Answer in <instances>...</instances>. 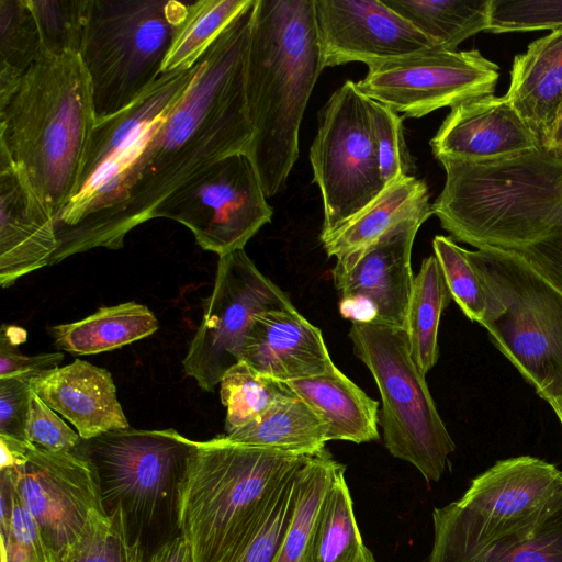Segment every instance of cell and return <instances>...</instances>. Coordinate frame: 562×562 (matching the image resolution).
I'll use <instances>...</instances> for the list:
<instances>
[{"label":"cell","instance_id":"5b68a950","mask_svg":"<svg viewBox=\"0 0 562 562\" xmlns=\"http://www.w3.org/2000/svg\"><path fill=\"white\" fill-rule=\"evenodd\" d=\"M310 456L233 441H195L178 487L176 520L193 562H220L263 519Z\"/></svg>","mask_w":562,"mask_h":562},{"label":"cell","instance_id":"6da1fadb","mask_svg":"<svg viewBox=\"0 0 562 562\" xmlns=\"http://www.w3.org/2000/svg\"><path fill=\"white\" fill-rule=\"evenodd\" d=\"M255 8L251 0L207 48L187 92L134 162L72 215L57 262L94 248H122L133 228L211 166L248 155L246 67Z\"/></svg>","mask_w":562,"mask_h":562},{"label":"cell","instance_id":"836d02e7","mask_svg":"<svg viewBox=\"0 0 562 562\" xmlns=\"http://www.w3.org/2000/svg\"><path fill=\"white\" fill-rule=\"evenodd\" d=\"M250 0H199L173 36L161 74L192 68Z\"/></svg>","mask_w":562,"mask_h":562},{"label":"cell","instance_id":"74e56055","mask_svg":"<svg viewBox=\"0 0 562 562\" xmlns=\"http://www.w3.org/2000/svg\"><path fill=\"white\" fill-rule=\"evenodd\" d=\"M295 474L281 487L261 522L220 562L273 561L294 510Z\"/></svg>","mask_w":562,"mask_h":562},{"label":"cell","instance_id":"7c38bea8","mask_svg":"<svg viewBox=\"0 0 562 562\" xmlns=\"http://www.w3.org/2000/svg\"><path fill=\"white\" fill-rule=\"evenodd\" d=\"M0 441L14 457L1 473L36 520L55 561L64 562L91 513L105 512L92 465L75 451H49L4 435Z\"/></svg>","mask_w":562,"mask_h":562},{"label":"cell","instance_id":"52a82bcc","mask_svg":"<svg viewBox=\"0 0 562 562\" xmlns=\"http://www.w3.org/2000/svg\"><path fill=\"white\" fill-rule=\"evenodd\" d=\"M191 3L91 0L79 55L91 82L97 120L126 108L159 78Z\"/></svg>","mask_w":562,"mask_h":562},{"label":"cell","instance_id":"5bb4252c","mask_svg":"<svg viewBox=\"0 0 562 562\" xmlns=\"http://www.w3.org/2000/svg\"><path fill=\"white\" fill-rule=\"evenodd\" d=\"M258 173L247 154L228 156L166 200L155 217L173 220L218 257L244 249L271 221Z\"/></svg>","mask_w":562,"mask_h":562},{"label":"cell","instance_id":"603a6c76","mask_svg":"<svg viewBox=\"0 0 562 562\" xmlns=\"http://www.w3.org/2000/svg\"><path fill=\"white\" fill-rule=\"evenodd\" d=\"M505 97L541 142L562 105V30L515 56Z\"/></svg>","mask_w":562,"mask_h":562},{"label":"cell","instance_id":"8d00e7d4","mask_svg":"<svg viewBox=\"0 0 562 562\" xmlns=\"http://www.w3.org/2000/svg\"><path fill=\"white\" fill-rule=\"evenodd\" d=\"M432 248L452 300L469 319L481 324L487 310V291L465 249L442 235L434 238Z\"/></svg>","mask_w":562,"mask_h":562},{"label":"cell","instance_id":"b9f144b4","mask_svg":"<svg viewBox=\"0 0 562 562\" xmlns=\"http://www.w3.org/2000/svg\"><path fill=\"white\" fill-rule=\"evenodd\" d=\"M9 483L12 508L9 519L0 522L1 562H56L36 520L21 503L10 481Z\"/></svg>","mask_w":562,"mask_h":562},{"label":"cell","instance_id":"ffe728a7","mask_svg":"<svg viewBox=\"0 0 562 562\" xmlns=\"http://www.w3.org/2000/svg\"><path fill=\"white\" fill-rule=\"evenodd\" d=\"M199 66L200 60L192 68L161 74L130 105L95 121L87 147L78 191L102 165L117 161L128 168L134 162L150 135L182 99Z\"/></svg>","mask_w":562,"mask_h":562},{"label":"cell","instance_id":"d590c367","mask_svg":"<svg viewBox=\"0 0 562 562\" xmlns=\"http://www.w3.org/2000/svg\"><path fill=\"white\" fill-rule=\"evenodd\" d=\"M44 55L79 54L91 0H29Z\"/></svg>","mask_w":562,"mask_h":562},{"label":"cell","instance_id":"f6af8a7d","mask_svg":"<svg viewBox=\"0 0 562 562\" xmlns=\"http://www.w3.org/2000/svg\"><path fill=\"white\" fill-rule=\"evenodd\" d=\"M37 375L25 373L0 378V435L26 441L31 380Z\"/></svg>","mask_w":562,"mask_h":562},{"label":"cell","instance_id":"d6a6232c","mask_svg":"<svg viewBox=\"0 0 562 562\" xmlns=\"http://www.w3.org/2000/svg\"><path fill=\"white\" fill-rule=\"evenodd\" d=\"M44 50L29 0H0V100L8 98Z\"/></svg>","mask_w":562,"mask_h":562},{"label":"cell","instance_id":"83f0119b","mask_svg":"<svg viewBox=\"0 0 562 562\" xmlns=\"http://www.w3.org/2000/svg\"><path fill=\"white\" fill-rule=\"evenodd\" d=\"M369 551L358 529L341 464L318 507L305 562H363Z\"/></svg>","mask_w":562,"mask_h":562},{"label":"cell","instance_id":"bcb514c9","mask_svg":"<svg viewBox=\"0 0 562 562\" xmlns=\"http://www.w3.org/2000/svg\"><path fill=\"white\" fill-rule=\"evenodd\" d=\"M127 562H193L188 542L179 535L161 544L149 558L145 559L140 539L130 541Z\"/></svg>","mask_w":562,"mask_h":562},{"label":"cell","instance_id":"1f68e13d","mask_svg":"<svg viewBox=\"0 0 562 562\" xmlns=\"http://www.w3.org/2000/svg\"><path fill=\"white\" fill-rule=\"evenodd\" d=\"M340 465L325 448L297 470L294 510L272 562H305L318 507Z\"/></svg>","mask_w":562,"mask_h":562},{"label":"cell","instance_id":"d4e9b609","mask_svg":"<svg viewBox=\"0 0 562 562\" xmlns=\"http://www.w3.org/2000/svg\"><path fill=\"white\" fill-rule=\"evenodd\" d=\"M425 181L405 177L387 184L359 214L321 239L328 257L340 258L364 248L403 224L432 215Z\"/></svg>","mask_w":562,"mask_h":562},{"label":"cell","instance_id":"7bdbcfd3","mask_svg":"<svg viewBox=\"0 0 562 562\" xmlns=\"http://www.w3.org/2000/svg\"><path fill=\"white\" fill-rule=\"evenodd\" d=\"M25 440L49 451H74L81 437L32 389Z\"/></svg>","mask_w":562,"mask_h":562},{"label":"cell","instance_id":"484cf974","mask_svg":"<svg viewBox=\"0 0 562 562\" xmlns=\"http://www.w3.org/2000/svg\"><path fill=\"white\" fill-rule=\"evenodd\" d=\"M159 327L149 308L136 302L101 307L88 317L49 327L56 348L75 355L119 349L154 334Z\"/></svg>","mask_w":562,"mask_h":562},{"label":"cell","instance_id":"c3c4849f","mask_svg":"<svg viewBox=\"0 0 562 562\" xmlns=\"http://www.w3.org/2000/svg\"><path fill=\"white\" fill-rule=\"evenodd\" d=\"M555 414L558 415L562 425V393L558 396L554 403L551 405Z\"/></svg>","mask_w":562,"mask_h":562},{"label":"cell","instance_id":"cb8c5ba5","mask_svg":"<svg viewBox=\"0 0 562 562\" xmlns=\"http://www.w3.org/2000/svg\"><path fill=\"white\" fill-rule=\"evenodd\" d=\"M285 383L325 424L328 441L362 443L379 438V402L336 366L324 374Z\"/></svg>","mask_w":562,"mask_h":562},{"label":"cell","instance_id":"3957f363","mask_svg":"<svg viewBox=\"0 0 562 562\" xmlns=\"http://www.w3.org/2000/svg\"><path fill=\"white\" fill-rule=\"evenodd\" d=\"M441 227L476 249L527 251L562 240V157L540 147L485 162L438 160Z\"/></svg>","mask_w":562,"mask_h":562},{"label":"cell","instance_id":"ba28073f","mask_svg":"<svg viewBox=\"0 0 562 562\" xmlns=\"http://www.w3.org/2000/svg\"><path fill=\"white\" fill-rule=\"evenodd\" d=\"M355 356L370 370L382 400L383 441L389 452L413 464L427 481L443 474L456 445L414 361L404 328L352 323Z\"/></svg>","mask_w":562,"mask_h":562},{"label":"cell","instance_id":"60d3db41","mask_svg":"<svg viewBox=\"0 0 562 562\" xmlns=\"http://www.w3.org/2000/svg\"><path fill=\"white\" fill-rule=\"evenodd\" d=\"M562 30V0H488L486 32Z\"/></svg>","mask_w":562,"mask_h":562},{"label":"cell","instance_id":"2e32d148","mask_svg":"<svg viewBox=\"0 0 562 562\" xmlns=\"http://www.w3.org/2000/svg\"><path fill=\"white\" fill-rule=\"evenodd\" d=\"M423 223L407 222L375 243L337 258L331 276L345 318L404 328L415 278L412 249Z\"/></svg>","mask_w":562,"mask_h":562},{"label":"cell","instance_id":"7402d4cb","mask_svg":"<svg viewBox=\"0 0 562 562\" xmlns=\"http://www.w3.org/2000/svg\"><path fill=\"white\" fill-rule=\"evenodd\" d=\"M31 389L75 426L81 439L130 428L111 373L75 359L31 380Z\"/></svg>","mask_w":562,"mask_h":562},{"label":"cell","instance_id":"f35d334b","mask_svg":"<svg viewBox=\"0 0 562 562\" xmlns=\"http://www.w3.org/2000/svg\"><path fill=\"white\" fill-rule=\"evenodd\" d=\"M130 536L120 509L91 513L64 562H127Z\"/></svg>","mask_w":562,"mask_h":562},{"label":"cell","instance_id":"4316f807","mask_svg":"<svg viewBox=\"0 0 562 562\" xmlns=\"http://www.w3.org/2000/svg\"><path fill=\"white\" fill-rule=\"evenodd\" d=\"M226 437L236 442L296 456L316 454L325 449L328 441L325 424L294 392Z\"/></svg>","mask_w":562,"mask_h":562},{"label":"cell","instance_id":"d6986e66","mask_svg":"<svg viewBox=\"0 0 562 562\" xmlns=\"http://www.w3.org/2000/svg\"><path fill=\"white\" fill-rule=\"evenodd\" d=\"M430 147L437 160L485 162L532 151L541 142L505 94H488L451 108Z\"/></svg>","mask_w":562,"mask_h":562},{"label":"cell","instance_id":"f546056e","mask_svg":"<svg viewBox=\"0 0 562 562\" xmlns=\"http://www.w3.org/2000/svg\"><path fill=\"white\" fill-rule=\"evenodd\" d=\"M428 562H562V515L530 540H503L487 546L434 526Z\"/></svg>","mask_w":562,"mask_h":562},{"label":"cell","instance_id":"ee69618b","mask_svg":"<svg viewBox=\"0 0 562 562\" xmlns=\"http://www.w3.org/2000/svg\"><path fill=\"white\" fill-rule=\"evenodd\" d=\"M25 329L11 325H2L0 336V378L16 374H41L58 368L64 359L63 352H45L25 356L19 345L26 340Z\"/></svg>","mask_w":562,"mask_h":562},{"label":"cell","instance_id":"30bf717a","mask_svg":"<svg viewBox=\"0 0 562 562\" xmlns=\"http://www.w3.org/2000/svg\"><path fill=\"white\" fill-rule=\"evenodd\" d=\"M195 441L175 429L108 431L81 439L74 450L92 465L108 515L120 509L132 521L151 524L177 508L178 487Z\"/></svg>","mask_w":562,"mask_h":562},{"label":"cell","instance_id":"ac0fdd59","mask_svg":"<svg viewBox=\"0 0 562 562\" xmlns=\"http://www.w3.org/2000/svg\"><path fill=\"white\" fill-rule=\"evenodd\" d=\"M58 241L54 215L25 171L0 148V284L52 266Z\"/></svg>","mask_w":562,"mask_h":562},{"label":"cell","instance_id":"44dd1931","mask_svg":"<svg viewBox=\"0 0 562 562\" xmlns=\"http://www.w3.org/2000/svg\"><path fill=\"white\" fill-rule=\"evenodd\" d=\"M241 360L280 382L324 374L335 367L322 330L294 305L262 312L252 319Z\"/></svg>","mask_w":562,"mask_h":562},{"label":"cell","instance_id":"7dc6e473","mask_svg":"<svg viewBox=\"0 0 562 562\" xmlns=\"http://www.w3.org/2000/svg\"><path fill=\"white\" fill-rule=\"evenodd\" d=\"M541 146L562 157V105L551 127L541 139Z\"/></svg>","mask_w":562,"mask_h":562},{"label":"cell","instance_id":"277c9868","mask_svg":"<svg viewBox=\"0 0 562 562\" xmlns=\"http://www.w3.org/2000/svg\"><path fill=\"white\" fill-rule=\"evenodd\" d=\"M97 121L79 54L44 55L0 100V148L25 171L55 224L76 195Z\"/></svg>","mask_w":562,"mask_h":562},{"label":"cell","instance_id":"9a60e30c","mask_svg":"<svg viewBox=\"0 0 562 562\" xmlns=\"http://www.w3.org/2000/svg\"><path fill=\"white\" fill-rule=\"evenodd\" d=\"M498 78L499 67L477 49L431 47L368 67L357 87L403 119H418L493 94Z\"/></svg>","mask_w":562,"mask_h":562},{"label":"cell","instance_id":"e575fe53","mask_svg":"<svg viewBox=\"0 0 562 562\" xmlns=\"http://www.w3.org/2000/svg\"><path fill=\"white\" fill-rule=\"evenodd\" d=\"M292 393L285 382L259 373L243 360L234 364L220 382L221 401L226 407V435L257 419Z\"/></svg>","mask_w":562,"mask_h":562},{"label":"cell","instance_id":"4fadbf2b","mask_svg":"<svg viewBox=\"0 0 562 562\" xmlns=\"http://www.w3.org/2000/svg\"><path fill=\"white\" fill-rule=\"evenodd\" d=\"M292 305L244 249L218 257L213 291L182 361L184 373L202 390L213 392L225 372L241 361L254 317Z\"/></svg>","mask_w":562,"mask_h":562},{"label":"cell","instance_id":"8fae6325","mask_svg":"<svg viewBox=\"0 0 562 562\" xmlns=\"http://www.w3.org/2000/svg\"><path fill=\"white\" fill-rule=\"evenodd\" d=\"M367 100L357 83L347 80L319 113L310 162L323 199L321 239L353 218L385 188Z\"/></svg>","mask_w":562,"mask_h":562},{"label":"cell","instance_id":"ab89813d","mask_svg":"<svg viewBox=\"0 0 562 562\" xmlns=\"http://www.w3.org/2000/svg\"><path fill=\"white\" fill-rule=\"evenodd\" d=\"M380 173L385 187L405 177H414L416 166L404 138L403 116L368 98Z\"/></svg>","mask_w":562,"mask_h":562},{"label":"cell","instance_id":"f1b7e54d","mask_svg":"<svg viewBox=\"0 0 562 562\" xmlns=\"http://www.w3.org/2000/svg\"><path fill=\"white\" fill-rule=\"evenodd\" d=\"M451 299L436 256L425 258L414 278L404 326L412 357L424 375L437 363L440 317Z\"/></svg>","mask_w":562,"mask_h":562},{"label":"cell","instance_id":"7a4b0ae2","mask_svg":"<svg viewBox=\"0 0 562 562\" xmlns=\"http://www.w3.org/2000/svg\"><path fill=\"white\" fill-rule=\"evenodd\" d=\"M323 69L315 0H256L246 67L248 156L268 198L285 188L299 158L300 126Z\"/></svg>","mask_w":562,"mask_h":562},{"label":"cell","instance_id":"4dcf8cb0","mask_svg":"<svg viewBox=\"0 0 562 562\" xmlns=\"http://www.w3.org/2000/svg\"><path fill=\"white\" fill-rule=\"evenodd\" d=\"M428 37L435 46L456 50L486 32L488 0H381Z\"/></svg>","mask_w":562,"mask_h":562},{"label":"cell","instance_id":"9c48e42d","mask_svg":"<svg viewBox=\"0 0 562 562\" xmlns=\"http://www.w3.org/2000/svg\"><path fill=\"white\" fill-rule=\"evenodd\" d=\"M562 515V471L521 456L497 461L463 496L432 512L434 526L479 546L537 537Z\"/></svg>","mask_w":562,"mask_h":562},{"label":"cell","instance_id":"e0dca14e","mask_svg":"<svg viewBox=\"0 0 562 562\" xmlns=\"http://www.w3.org/2000/svg\"><path fill=\"white\" fill-rule=\"evenodd\" d=\"M323 65L368 67L437 47L381 0H315Z\"/></svg>","mask_w":562,"mask_h":562},{"label":"cell","instance_id":"8992f818","mask_svg":"<svg viewBox=\"0 0 562 562\" xmlns=\"http://www.w3.org/2000/svg\"><path fill=\"white\" fill-rule=\"evenodd\" d=\"M487 291L481 325L537 394L562 393V266L540 248L465 249Z\"/></svg>","mask_w":562,"mask_h":562}]
</instances>
